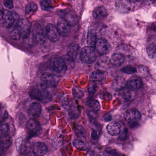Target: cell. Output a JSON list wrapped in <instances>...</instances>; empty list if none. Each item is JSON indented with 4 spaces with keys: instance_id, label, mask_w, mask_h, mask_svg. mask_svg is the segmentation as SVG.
Returning <instances> with one entry per match:
<instances>
[{
    "instance_id": "obj_5",
    "label": "cell",
    "mask_w": 156,
    "mask_h": 156,
    "mask_svg": "<svg viewBox=\"0 0 156 156\" xmlns=\"http://www.w3.org/2000/svg\"><path fill=\"white\" fill-rule=\"evenodd\" d=\"M51 68L55 72L58 73L65 72L67 68L65 60L59 56H55L51 59L50 61Z\"/></svg>"
},
{
    "instance_id": "obj_13",
    "label": "cell",
    "mask_w": 156,
    "mask_h": 156,
    "mask_svg": "<svg viewBox=\"0 0 156 156\" xmlns=\"http://www.w3.org/2000/svg\"><path fill=\"white\" fill-rule=\"evenodd\" d=\"M41 81L44 86L47 87H52L56 84L55 78L50 73L45 72L41 76Z\"/></svg>"
},
{
    "instance_id": "obj_30",
    "label": "cell",
    "mask_w": 156,
    "mask_h": 156,
    "mask_svg": "<svg viewBox=\"0 0 156 156\" xmlns=\"http://www.w3.org/2000/svg\"><path fill=\"white\" fill-rule=\"evenodd\" d=\"M37 6L35 3L31 2L27 5L26 8L25 13L26 15L29 14L31 13L35 12L37 11Z\"/></svg>"
},
{
    "instance_id": "obj_38",
    "label": "cell",
    "mask_w": 156,
    "mask_h": 156,
    "mask_svg": "<svg viewBox=\"0 0 156 156\" xmlns=\"http://www.w3.org/2000/svg\"><path fill=\"white\" fill-rule=\"evenodd\" d=\"M101 97L102 99L103 100H110L112 99V96L110 93H102L101 94Z\"/></svg>"
},
{
    "instance_id": "obj_39",
    "label": "cell",
    "mask_w": 156,
    "mask_h": 156,
    "mask_svg": "<svg viewBox=\"0 0 156 156\" xmlns=\"http://www.w3.org/2000/svg\"><path fill=\"white\" fill-rule=\"evenodd\" d=\"M91 138L94 141H96L98 138V134L97 131L93 130L91 133Z\"/></svg>"
},
{
    "instance_id": "obj_14",
    "label": "cell",
    "mask_w": 156,
    "mask_h": 156,
    "mask_svg": "<svg viewBox=\"0 0 156 156\" xmlns=\"http://www.w3.org/2000/svg\"><path fill=\"white\" fill-rule=\"evenodd\" d=\"M42 111V106L40 103L38 102H34L32 103L29 107L28 110V114L32 118L38 117Z\"/></svg>"
},
{
    "instance_id": "obj_16",
    "label": "cell",
    "mask_w": 156,
    "mask_h": 156,
    "mask_svg": "<svg viewBox=\"0 0 156 156\" xmlns=\"http://www.w3.org/2000/svg\"><path fill=\"white\" fill-rule=\"evenodd\" d=\"M107 132L110 135L116 136L120 134L121 131V125L117 122H113L107 126Z\"/></svg>"
},
{
    "instance_id": "obj_40",
    "label": "cell",
    "mask_w": 156,
    "mask_h": 156,
    "mask_svg": "<svg viewBox=\"0 0 156 156\" xmlns=\"http://www.w3.org/2000/svg\"><path fill=\"white\" fill-rule=\"evenodd\" d=\"M112 117L111 114H107V115H105L104 118V120L106 122H110L112 120Z\"/></svg>"
},
{
    "instance_id": "obj_26",
    "label": "cell",
    "mask_w": 156,
    "mask_h": 156,
    "mask_svg": "<svg viewBox=\"0 0 156 156\" xmlns=\"http://www.w3.org/2000/svg\"><path fill=\"white\" fill-rule=\"evenodd\" d=\"M96 41V35L94 30H89L87 36V43L90 46L95 47Z\"/></svg>"
},
{
    "instance_id": "obj_3",
    "label": "cell",
    "mask_w": 156,
    "mask_h": 156,
    "mask_svg": "<svg viewBox=\"0 0 156 156\" xmlns=\"http://www.w3.org/2000/svg\"><path fill=\"white\" fill-rule=\"evenodd\" d=\"M30 96L33 99L45 103L52 100V95L50 93L43 87L34 88L30 92Z\"/></svg>"
},
{
    "instance_id": "obj_18",
    "label": "cell",
    "mask_w": 156,
    "mask_h": 156,
    "mask_svg": "<svg viewBox=\"0 0 156 156\" xmlns=\"http://www.w3.org/2000/svg\"><path fill=\"white\" fill-rule=\"evenodd\" d=\"M107 15V12L104 6L96 7L93 12V17L96 19H102Z\"/></svg>"
},
{
    "instance_id": "obj_7",
    "label": "cell",
    "mask_w": 156,
    "mask_h": 156,
    "mask_svg": "<svg viewBox=\"0 0 156 156\" xmlns=\"http://www.w3.org/2000/svg\"><path fill=\"white\" fill-rule=\"evenodd\" d=\"M95 47L97 52L103 55L108 54L111 49L110 44L107 40L104 38L97 39Z\"/></svg>"
},
{
    "instance_id": "obj_21",
    "label": "cell",
    "mask_w": 156,
    "mask_h": 156,
    "mask_svg": "<svg viewBox=\"0 0 156 156\" xmlns=\"http://www.w3.org/2000/svg\"><path fill=\"white\" fill-rule=\"evenodd\" d=\"M105 78V75L102 71L97 70L93 71L90 76V79L94 82H99L103 80Z\"/></svg>"
},
{
    "instance_id": "obj_42",
    "label": "cell",
    "mask_w": 156,
    "mask_h": 156,
    "mask_svg": "<svg viewBox=\"0 0 156 156\" xmlns=\"http://www.w3.org/2000/svg\"><path fill=\"white\" fill-rule=\"evenodd\" d=\"M128 1H129V2H131V3H133L136 2H138L139 0H128Z\"/></svg>"
},
{
    "instance_id": "obj_28",
    "label": "cell",
    "mask_w": 156,
    "mask_h": 156,
    "mask_svg": "<svg viewBox=\"0 0 156 156\" xmlns=\"http://www.w3.org/2000/svg\"><path fill=\"white\" fill-rule=\"evenodd\" d=\"M75 133L78 138L81 141H84L86 138V133L82 126L78 125L75 129Z\"/></svg>"
},
{
    "instance_id": "obj_23",
    "label": "cell",
    "mask_w": 156,
    "mask_h": 156,
    "mask_svg": "<svg viewBox=\"0 0 156 156\" xmlns=\"http://www.w3.org/2000/svg\"><path fill=\"white\" fill-rule=\"evenodd\" d=\"M0 142L2 143L5 149L9 148L12 143V137L9 135H2L0 136Z\"/></svg>"
},
{
    "instance_id": "obj_29",
    "label": "cell",
    "mask_w": 156,
    "mask_h": 156,
    "mask_svg": "<svg viewBox=\"0 0 156 156\" xmlns=\"http://www.w3.org/2000/svg\"><path fill=\"white\" fill-rule=\"evenodd\" d=\"M73 145L76 148L81 151H85L87 149L86 145L81 140L75 139L73 141Z\"/></svg>"
},
{
    "instance_id": "obj_4",
    "label": "cell",
    "mask_w": 156,
    "mask_h": 156,
    "mask_svg": "<svg viewBox=\"0 0 156 156\" xmlns=\"http://www.w3.org/2000/svg\"><path fill=\"white\" fill-rule=\"evenodd\" d=\"M80 58L83 62L87 64L94 62L96 60V55L94 47L89 46L83 48L80 52Z\"/></svg>"
},
{
    "instance_id": "obj_32",
    "label": "cell",
    "mask_w": 156,
    "mask_h": 156,
    "mask_svg": "<svg viewBox=\"0 0 156 156\" xmlns=\"http://www.w3.org/2000/svg\"><path fill=\"white\" fill-rule=\"evenodd\" d=\"M121 71L124 73L128 74H133L136 72V68L132 67V66H126L122 68L121 70Z\"/></svg>"
},
{
    "instance_id": "obj_15",
    "label": "cell",
    "mask_w": 156,
    "mask_h": 156,
    "mask_svg": "<svg viewBox=\"0 0 156 156\" xmlns=\"http://www.w3.org/2000/svg\"><path fill=\"white\" fill-rule=\"evenodd\" d=\"M127 88L132 90H136L142 88L143 82L138 77H133L128 80L127 83Z\"/></svg>"
},
{
    "instance_id": "obj_6",
    "label": "cell",
    "mask_w": 156,
    "mask_h": 156,
    "mask_svg": "<svg viewBox=\"0 0 156 156\" xmlns=\"http://www.w3.org/2000/svg\"><path fill=\"white\" fill-rule=\"evenodd\" d=\"M124 117L126 121L129 123L136 124L141 120V114L136 109H130L126 111Z\"/></svg>"
},
{
    "instance_id": "obj_35",
    "label": "cell",
    "mask_w": 156,
    "mask_h": 156,
    "mask_svg": "<svg viewBox=\"0 0 156 156\" xmlns=\"http://www.w3.org/2000/svg\"><path fill=\"white\" fill-rule=\"evenodd\" d=\"M73 94L74 96L77 98H81L83 96V93L81 90L79 89L75 88L73 90Z\"/></svg>"
},
{
    "instance_id": "obj_17",
    "label": "cell",
    "mask_w": 156,
    "mask_h": 156,
    "mask_svg": "<svg viewBox=\"0 0 156 156\" xmlns=\"http://www.w3.org/2000/svg\"><path fill=\"white\" fill-rule=\"evenodd\" d=\"M67 52L68 56L74 60L77 59L79 56L80 57V47L76 44H71L68 48Z\"/></svg>"
},
{
    "instance_id": "obj_8",
    "label": "cell",
    "mask_w": 156,
    "mask_h": 156,
    "mask_svg": "<svg viewBox=\"0 0 156 156\" xmlns=\"http://www.w3.org/2000/svg\"><path fill=\"white\" fill-rule=\"evenodd\" d=\"M47 37L52 42H56L60 38V34L56 27L52 24H48L46 28Z\"/></svg>"
},
{
    "instance_id": "obj_37",
    "label": "cell",
    "mask_w": 156,
    "mask_h": 156,
    "mask_svg": "<svg viewBox=\"0 0 156 156\" xmlns=\"http://www.w3.org/2000/svg\"><path fill=\"white\" fill-rule=\"evenodd\" d=\"M97 85L95 84L92 85L91 86H90L88 89V92L90 94H93L94 93L96 92V91L97 90Z\"/></svg>"
},
{
    "instance_id": "obj_22",
    "label": "cell",
    "mask_w": 156,
    "mask_h": 156,
    "mask_svg": "<svg viewBox=\"0 0 156 156\" xmlns=\"http://www.w3.org/2000/svg\"><path fill=\"white\" fill-rule=\"evenodd\" d=\"M118 95L124 101L130 100L132 94L130 89L128 88H122L118 91Z\"/></svg>"
},
{
    "instance_id": "obj_31",
    "label": "cell",
    "mask_w": 156,
    "mask_h": 156,
    "mask_svg": "<svg viewBox=\"0 0 156 156\" xmlns=\"http://www.w3.org/2000/svg\"><path fill=\"white\" fill-rule=\"evenodd\" d=\"M42 9L44 11H49L52 8L51 0H44L41 3Z\"/></svg>"
},
{
    "instance_id": "obj_27",
    "label": "cell",
    "mask_w": 156,
    "mask_h": 156,
    "mask_svg": "<svg viewBox=\"0 0 156 156\" xmlns=\"http://www.w3.org/2000/svg\"><path fill=\"white\" fill-rule=\"evenodd\" d=\"M147 53L149 58L151 59H156V44L149 45L147 48Z\"/></svg>"
},
{
    "instance_id": "obj_9",
    "label": "cell",
    "mask_w": 156,
    "mask_h": 156,
    "mask_svg": "<svg viewBox=\"0 0 156 156\" xmlns=\"http://www.w3.org/2000/svg\"><path fill=\"white\" fill-rule=\"evenodd\" d=\"M34 37L37 43L43 44L46 40V34L42 26L39 24L35 26L34 28Z\"/></svg>"
},
{
    "instance_id": "obj_2",
    "label": "cell",
    "mask_w": 156,
    "mask_h": 156,
    "mask_svg": "<svg viewBox=\"0 0 156 156\" xmlns=\"http://www.w3.org/2000/svg\"><path fill=\"white\" fill-rule=\"evenodd\" d=\"M20 20L18 14L14 11L2 10L0 11V25L5 28L14 27Z\"/></svg>"
},
{
    "instance_id": "obj_20",
    "label": "cell",
    "mask_w": 156,
    "mask_h": 156,
    "mask_svg": "<svg viewBox=\"0 0 156 156\" xmlns=\"http://www.w3.org/2000/svg\"><path fill=\"white\" fill-rule=\"evenodd\" d=\"M132 3L128 0H117L116 6L120 11L126 12L131 9Z\"/></svg>"
},
{
    "instance_id": "obj_24",
    "label": "cell",
    "mask_w": 156,
    "mask_h": 156,
    "mask_svg": "<svg viewBox=\"0 0 156 156\" xmlns=\"http://www.w3.org/2000/svg\"><path fill=\"white\" fill-rule=\"evenodd\" d=\"M109 63H111V62L109 59L106 57H103L98 60L96 66L97 68H98V70L102 71L103 69H106L108 67Z\"/></svg>"
},
{
    "instance_id": "obj_36",
    "label": "cell",
    "mask_w": 156,
    "mask_h": 156,
    "mask_svg": "<svg viewBox=\"0 0 156 156\" xmlns=\"http://www.w3.org/2000/svg\"><path fill=\"white\" fill-rule=\"evenodd\" d=\"M4 5L5 7L9 9L13 8V3L12 0H4Z\"/></svg>"
},
{
    "instance_id": "obj_19",
    "label": "cell",
    "mask_w": 156,
    "mask_h": 156,
    "mask_svg": "<svg viewBox=\"0 0 156 156\" xmlns=\"http://www.w3.org/2000/svg\"><path fill=\"white\" fill-rule=\"evenodd\" d=\"M124 60L125 57L123 55L120 53L114 54L110 59L111 64L117 67L122 65L124 62Z\"/></svg>"
},
{
    "instance_id": "obj_33",
    "label": "cell",
    "mask_w": 156,
    "mask_h": 156,
    "mask_svg": "<svg viewBox=\"0 0 156 156\" xmlns=\"http://www.w3.org/2000/svg\"><path fill=\"white\" fill-rule=\"evenodd\" d=\"M90 107L94 111H100L101 109V105L100 103L96 100H93L90 102Z\"/></svg>"
},
{
    "instance_id": "obj_12",
    "label": "cell",
    "mask_w": 156,
    "mask_h": 156,
    "mask_svg": "<svg viewBox=\"0 0 156 156\" xmlns=\"http://www.w3.org/2000/svg\"><path fill=\"white\" fill-rule=\"evenodd\" d=\"M32 152L34 156H42L46 154L48 148L45 144L42 142H37L34 144L32 147Z\"/></svg>"
},
{
    "instance_id": "obj_25",
    "label": "cell",
    "mask_w": 156,
    "mask_h": 156,
    "mask_svg": "<svg viewBox=\"0 0 156 156\" xmlns=\"http://www.w3.org/2000/svg\"><path fill=\"white\" fill-rule=\"evenodd\" d=\"M66 19L70 26L75 25L78 23V18L76 15L73 12H69L67 14L66 16Z\"/></svg>"
},
{
    "instance_id": "obj_11",
    "label": "cell",
    "mask_w": 156,
    "mask_h": 156,
    "mask_svg": "<svg viewBox=\"0 0 156 156\" xmlns=\"http://www.w3.org/2000/svg\"><path fill=\"white\" fill-rule=\"evenodd\" d=\"M70 26L68 22L64 18L58 20L56 27L61 35H67L70 32Z\"/></svg>"
},
{
    "instance_id": "obj_10",
    "label": "cell",
    "mask_w": 156,
    "mask_h": 156,
    "mask_svg": "<svg viewBox=\"0 0 156 156\" xmlns=\"http://www.w3.org/2000/svg\"><path fill=\"white\" fill-rule=\"evenodd\" d=\"M27 128L29 132L34 136L39 135L42 132L41 125L34 119H31L28 121L27 123Z\"/></svg>"
},
{
    "instance_id": "obj_1",
    "label": "cell",
    "mask_w": 156,
    "mask_h": 156,
    "mask_svg": "<svg viewBox=\"0 0 156 156\" xmlns=\"http://www.w3.org/2000/svg\"><path fill=\"white\" fill-rule=\"evenodd\" d=\"M31 25L27 19L19 20L17 24L11 31L10 36L14 40H19L21 38H26L29 36L31 32Z\"/></svg>"
},
{
    "instance_id": "obj_41",
    "label": "cell",
    "mask_w": 156,
    "mask_h": 156,
    "mask_svg": "<svg viewBox=\"0 0 156 156\" xmlns=\"http://www.w3.org/2000/svg\"><path fill=\"white\" fill-rule=\"evenodd\" d=\"M5 149V148L4 147L2 143L0 142V155L2 154L3 153Z\"/></svg>"
},
{
    "instance_id": "obj_34",
    "label": "cell",
    "mask_w": 156,
    "mask_h": 156,
    "mask_svg": "<svg viewBox=\"0 0 156 156\" xmlns=\"http://www.w3.org/2000/svg\"><path fill=\"white\" fill-rule=\"evenodd\" d=\"M9 130V125L7 123H3L0 124V136L7 133Z\"/></svg>"
}]
</instances>
